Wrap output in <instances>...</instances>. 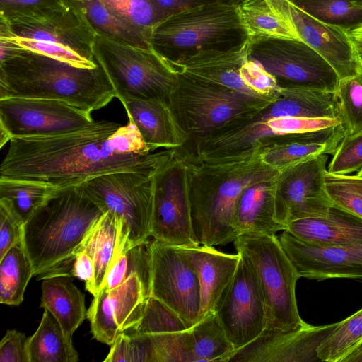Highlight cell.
Listing matches in <instances>:
<instances>
[{
  "mask_svg": "<svg viewBox=\"0 0 362 362\" xmlns=\"http://www.w3.org/2000/svg\"><path fill=\"white\" fill-rule=\"evenodd\" d=\"M94 54L122 103L129 99L169 103L179 83L180 74L172 59L154 47L131 46L96 35Z\"/></svg>",
  "mask_w": 362,
  "mask_h": 362,
  "instance_id": "cell-6",
  "label": "cell"
},
{
  "mask_svg": "<svg viewBox=\"0 0 362 362\" xmlns=\"http://www.w3.org/2000/svg\"><path fill=\"white\" fill-rule=\"evenodd\" d=\"M360 54V57H361V59L362 60V53L359 54Z\"/></svg>",
  "mask_w": 362,
  "mask_h": 362,
  "instance_id": "cell-53",
  "label": "cell"
},
{
  "mask_svg": "<svg viewBox=\"0 0 362 362\" xmlns=\"http://www.w3.org/2000/svg\"><path fill=\"white\" fill-rule=\"evenodd\" d=\"M112 11L151 37L166 16L152 0H102Z\"/></svg>",
  "mask_w": 362,
  "mask_h": 362,
  "instance_id": "cell-40",
  "label": "cell"
},
{
  "mask_svg": "<svg viewBox=\"0 0 362 362\" xmlns=\"http://www.w3.org/2000/svg\"><path fill=\"white\" fill-rule=\"evenodd\" d=\"M69 276L84 281L86 289L93 296L97 294L94 263L86 252L82 251L76 257L69 272Z\"/></svg>",
  "mask_w": 362,
  "mask_h": 362,
  "instance_id": "cell-47",
  "label": "cell"
},
{
  "mask_svg": "<svg viewBox=\"0 0 362 362\" xmlns=\"http://www.w3.org/2000/svg\"><path fill=\"white\" fill-rule=\"evenodd\" d=\"M95 122L90 112L62 100L0 99V147L12 139L64 134Z\"/></svg>",
  "mask_w": 362,
  "mask_h": 362,
  "instance_id": "cell-13",
  "label": "cell"
},
{
  "mask_svg": "<svg viewBox=\"0 0 362 362\" xmlns=\"http://www.w3.org/2000/svg\"><path fill=\"white\" fill-rule=\"evenodd\" d=\"M188 328L176 312L151 295L141 320L131 333L156 334L181 332Z\"/></svg>",
  "mask_w": 362,
  "mask_h": 362,
  "instance_id": "cell-41",
  "label": "cell"
},
{
  "mask_svg": "<svg viewBox=\"0 0 362 362\" xmlns=\"http://www.w3.org/2000/svg\"><path fill=\"white\" fill-rule=\"evenodd\" d=\"M128 250V233L123 221L116 214L109 211L105 212L92 229L82 250L93 261L97 293L111 266Z\"/></svg>",
  "mask_w": 362,
  "mask_h": 362,
  "instance_id": "cell-26",
  "label": "cell"
},
{
  "mask_svg": "<svg viewBox=\"0 0 362 362\" xmlns=\"http://www.w3.org/2000/svg\"><path fill=\"white\" fill-rule=\"evenodd\" d=\"M276 178L255 183L240 196L232 221L237 237L244 234L273 235L286 230L276 218Z\"/></svg>",
  "mask_w": 362,
  "mask_h": 362,
  "instance_id": "cell-24",
  "label": "cell"
},
{
  "mask_svg": "<svg viewBox=\"0 0 362 362\" xmlns=\"http://www.w3.org/2000/svg\"><path fill=\"white\" fill-rule=\"evenodd\" d=\"M59 190L33 182L0 179V198L11 203L24 223Z\"/></svg>",
  "mask_w": 362,
  "mask_h": 362,
  "instance_id": "cell-35",
  "label": "cell"
},
{
  "mask_svg": "<svg viewBox=\"0 0 362 362\" xmlns=\"http://www.w3.org/2000/svg\"><path fill=\"white\" fill-rule=\"evenodd\" d=\"M362 168V134L344 136L328 165L330 173L350 175Z\"/></svg>",
  "mask_w": 362,
  "mask_h": 362,
  "instance_id": "cell-44",
  "label": "cell"
},
{
  "mask_svg": "<svg viewBox=\"0 0 362 362\" xmlns=\"http://www.w3.org/2000/svg\"><path fill=\"white\" fill-rule=\"evenodd\" d=\"M101 292L105 307L117 323L120 332H131L141 320L151 290L137 274L115 288Z\"/></svg>",
  "mask_w": 362,
  "mask_h": 362,
  "instance_id": "cell-28",
  "label": "cell"
},
{
  "mask_svg": "<svg viewBox=\"0 0 362 362\" xmlns=\"http://www.w3.org/2000/svg\"><path fill=\"white\" fill-rule=\"evenodd\" d=\"M238 9L243 33L251 43L269 39L302 41L290 23L267 0H243Z\"/></svg>",
  "mask_w": 362,
  "mask_h": 362,
  "instance_id": "cell-29",
  "label": "cell"
},
{
  "mask_svg": "<svg viewBox=\"0 0 362 362\" xmlns=\"http://www.w3.org/2000/svg\"><path fill=\"white\" fill-rule=\"evenodd\" d=\"M52 0H0V10L29 7Z\"/></svg>",
  "mask_w": 362,
  "mask_h": 362,
  "instance_id": "cell-49",
  "label": "cell"
},
{
  "mask_svg": "<svg viewBox=\"0 0 362 362\" xmlns=\"http://www.w3.org/2000/svg\"><path fill=\"white\" fill-rule=\"evenodd\" d=\"M81 8L96 35L141 48H152L151 37L134 26L102 0H74Z\"/></svg>",
  "mask_w": 362,
  "mask_h": 362,
  "instance_id": "cell-31",
  "label": "cell"
},
{
  "mask_svg": "<svg viewBox=\"0 0 362 362\" xmlns=\"http://www.w3.org/2000/svg\"><path fill=\"white\" fill-rule=\"evenodd\" d=\"M197 163L194 153L176 148L168 163L156 175L151 235L175 247H195L190 189Z\"/></svg>",
  "mask_w": 362,
  "mask_h": 362,
  "instance_id": "cell-10",
  "label": "cell"
},
{
  "mask_svg": "<svg viewBox=\"0 0 362 362\" xmlns=\"http://www.w3.org/2000/svg\"><path fill=\"white\" fill-rule=\"evenodd\" d=\"M279 173L262 161L258 147L231 156L197 158L190 202L198 244L214 247L233 242L237 236L232 221L240 196L247 187L275 179Z\"/></svg>",
  "mask_w": 362,
  "mask_h": 362,
  "instance_id": "cell-2",
  "label": "cell"
},
{
  "mask_svg": "<svg viewBox=\"0 0 362 362\" xmlns=\"http://www.w3.org/2000/svg\"><path fill=\"white\" fill-rule=\"evenodd\" d=\"M327 193L334 206L362 218V177L356 175H325Z\"/></svg>",
  "mask_w": 362,
  "mask_h": 362,
  "instance_id": "cell-39",
  "label": "cell"
},
{
  "mask_svg": "<svg viewBox=\"0 0 362 362\" xmlns=\"http://www.w3.org/2000/svg\"><path fill=\"white\" fill-rule=\"evenodd\" d=\"M148 336L155 362H191L189 328L181 332Z\"/></svg>",
  "mask_w": 362,
  "mask_h": 362,
  "instance_id": "cell-43",
  "label": "cell"
},
{
  "mask_svg": "<svg viewBox=\"0 0 362 362\" xmlns=\"http://www.w3.org/2000/svg\"><path fill=\"white\" fill-rule=\"evenodd\" d=\"M240 255L234 276L214 311L235 351L253 341L267 327L266 307L257 277L246 258Z\"/></svg>",
  "mask_w": 362,
  "mask_h": 362,
  "instance_id": "cell-17",
  "label": "cell"
},
{
  "mask_svg": "<svg viewBox=\"0 0 362 362\" xmlns=\"http://www.w3.org/2000/svg\"><path fill=\"white\" fill-rule=\"evenodd\" d=\"M151 294L175 312L189 328L201 318L198 277L180 247L151 241Z\"/></svg>",
  "mask_w": 362,
  "mask_h": 362,
  "instance_id": "cell-16",
  "label": "cell"
},
{
  "mask_svg": "<svg viewBox=\"0 0 362 362\" xmlns=\"http://www.w3.org/2000/svg\"><path fill=\"white\" fill-rule=\"evenodd\" d=\"M348 33L358 53H362V25L349 29Z\"/></svg>",
  "mask_w": 362,
  "mask_h": 362,
  "instance_id": "cell-50",
  "label": "cell"
},
{
  "mask_svg": "<svg viewBox=\"0 0 362 362\" xmlns=\"http://www.w3.org/2000/svg\"><path fill=\"white\" fill-rule=\"evenodd\" d=\"M168 162L156 170L111 173L82 184L105 212L109 211L123 221L129 249L151 236L156 175Z\"/></svg>",
  "mask_w": 362,
  "mask_h": 362,
  "instance_id": "cell-11",
  "label": "cell"
},
{
  "mask_svg": "<svg viewBox=\"0 0 362 362\" xmlns=\"http://www.w3.org/2000/svg\"><path fill=\"white\" fill-rule=\"evenodd\" d=\"M286 230L313 244L362 245V218L334 206L327 216L293 221Z\"/></svg>",
  "mask_w": 362,
  "mask_h": 362,
  "instance_id": "cell-25",
  "label": "cell"
},
{
  "mask_svg": "<svg viewBox=\"0 0 362 362\" xmlns=\"http://www.w3.org/2000/svg\"><path fill=\"white\" fill-rule=\"evenodd\" d=\"M249 58L279 83L334 93L339 77L330 64L302 41L269 39L251 43Z\"/></svg>",
  "mask_w": 362,
  "mask_h": 362,
  "instance_id": "cell-14",
  "label": "cell"
},
{
  "mask_svg": "<svg viewBox=\"0 0 362 362\" xmlns=\"http://www.w3.org/2000/svg\"><path fill=\"white\" fill-rule=\"evenodd\" d=\"M240 31L238 4L211 0L161 21L152 32L151 45L166 56L175 49L187 52L211 47Z\"/></svg>",
  "mask_w": 362,
  "mask_h": 362,
  "instance_id": "cell-12",
  "label": "cell"
},
{
  "mask_svg": "<svg viewBox=\"0 0 362 362\" xmlns=\"http://www.w3.org/2000/svg\"><path fill=\"white\" fill-rule=\"evenodd\" d=\"M33 272L23 241L13 246L0 259V303L18 305Z\"/></svg>",
  "mask_w": 362,
  "mask_h": 362,
  "instance_id": "cell-33",
  "label": "cell"
},
{
  "mask_svg": "<svg viewBox=\"0 0 362 362\" xmlns=\"http://www.w3.org/2000/svg\"><path fill=\"white\" fill-rule=\"evenodd\" d=\"M115 97L112 86L99 64L93 69L80 68L21 48L0 60V99L62 100L91 113Z\"/></svg>",
  "mask_w": 362,
  "mask_h": 362,
  "instance_id": "cell-4",
  "label": "cell"
},
{
  "mask_svg": "<svg viewBox=\"0 0 362 362\" xmlns=\"http://www.w3.org/2000/svg\"><path fill=\"white\" fill-rule=\"evenodd\" d=\"M160 11L169 17L184 10L211 0H152Z\"/></svg>",
  "mask_w": 362,
  "mask_h": 362,
  "instance_id": "cell-48",
  "label": "cell"
},
{
  "mask_svg": "<svg viewBox=\"0 0 362 362\" xmlns=\"http://www.w3.org/2000/svg\"><path fill=\"white\" fill-rule=\"evenodd\" d=\"M250 45L245 37L235 46L204 48L170 59L179 74L185 77L274 100L279 96V81L249 58Z\"/></svg>",
  "mask_w": 362,
  "mask_h": 362,
  "instance_id": "cell-9",
  "label": "cell"
},
{
  "mask_svg": "<svg viewBox=\"0 0 362 362\" xmlns=\"http://www.w3.org/2000/svg\"><path fill=\"white\" fill-rule=\"evenodd\" d=\"M344 136L340 124L318 132L272 138L257 147L262 161L280 170L322 154L332 155Z\"/></svg>",
  "mask_w": 362,
  "mask_h": 362,
  "instance_id": "cell-23",
  "label": "cell"
},
{
  "mask_svg": "<svg viewBox=\"0 0 362 362\" xmlns=\"http://www.w3.org/2000/svg\"><path fill=\"white\" fill-rule=\"evenodd\" d=\"M341 362H362V341Z\"/></svg>",
  "mask_w": 362,
  "mask_h": 362,
  "instance_id": "cell-51",
  "label": "cell"
},
{
  "mask_svg": "<svg viewBox=\"0 0 362 362\" xmlns=\"http://www.w3.org/2000/svg\"><path fill=\"white\" fill-rule=\"evenodd\" d=\"M273 101L180 74L179 83L170 95L169 104L189 141L195 144L224 124L259 111Z\"/></svg>",
  "mask_w": 362,
  "mask_h": 362,
  "instance_id": "cell-8",
  "label": "cell"
},
{
  "mask_svg": "<svg viewBox=\"0 0 362 362\" xmlns=\"http://www.w3.org/2000/svg\"><path fill=\"white\" fill-rule=\"evenodd\" d=\"M144 144L156 148H180L189 136L177 122L168 101L160 99H129L122 103Z\"/></svg>",
  "mask_w": 362,
  "mask_h": 362,
  "instance_id": "cell-21",
  "label": "cell"
},
{
  "mask_svg": "<svg viewBox=\"0 0 362 362\" xmlns=\"http://www.w3.org/2000/svg\"><path fill=\"white\" fill-rule=\"evenodd\" d=\"M105 362H155L148 334H118Z\"/></svg>",
  "mask_w": 362,
  "mask_h": 362,
  "instance_id": "cell-42",
  "label": "cell"
},
{
  "mask_svg": "<svg viewBox=\"0 0 362 362\" xmlns=\"http://www.w3.org/2000/svg\"><path fill=\"white\" fill-rule=\"evenodd\" d=\"M189 330L191 362H226L235 351L214 312L203 316Z\"/></svg>",
  "mask_w": 362,
  "mask_h": 362,
  "instance_id": "cell-32",
  "label": "cell"
},
{
  "mask_svg": "<svg viewBox=\"0 0 362 362\" xmlns=\"http://www.w3.org/2000/svg\"><path fill=\"white\" fill-rule=\"evenodd\" d=\"M24 222L6 199L0 198V259L23 241Z\"/></svg>",
  "mask_w": 362,
  "mask_h": 362,
  "instance_id": "cell-45",
  "label": "cell"
},
{
  "mask_svg": "<svg viewBox=\"0 0 362 362\" xmlns=\"http://www.w3.org/2000/svg\"><path fill=\"white\" fill-rule=\"evenodd\" d=\"M267 1L290 23L303 42L330 64L339 80L355 76L362 70V60L346 28L313 17L291 0Z\"/></svg>",
  "mask_w": 362,
  "mask_h": 362,
  "instance_id": "cell-18",
  "label": "cell"
},
{
  "mask_svg": "<svg viewBox=\"0 0 362 362\" xmlns=\"http://www.w3.org/2000/svg\"><path fill=\"white\" fill-rule=\"evenodd\" d=\"M338 322L314 326L305 322L289 330L265 329L256 339L234 351L226 362H317L318 349Z\"/></svg>",
  "mask_w": 362,
  "mask_h": 362,
  "instance_id": "cell-19",
  "label": "cell"
},
{
  "mask_svg": "<svg viewBox=\"0 0 362 362\" xmlns=\"http://www.w3.org/2000/svg\"><path fill=\"white\" fill-rule=\"evenodd\" d=\"M181 249L199 281L202 317L214 313L234 276L240 255L224 253L204 245Z\"/></svg>",
  "mask_w": 362,
  "mask_h": 362,
  "instance_id": "cell-22",
  "label": "cell"
},
{
  "mask_svg": "<svg viewBox=\"0 0 362 362\" xmlns=\"http://www.w3.org/2000/svg\"><path fill=\"white\" fill-rule=\"evenodd\" d=\"M105 211L82 185L59 189L24 223L23 244L38 280L66 276Z\"/></svg>",
  "mask_w": 362,
  "mask_h": 362,
  "instance_id": "cell-3",
  "label": "cell"
},
{
  "mask_svg": "<svg viewBox=\"0 0 362 362\" xmlns=\"http://www.w3.org/2000/svg\"><path fill=\"white\" fill-rule=\"evenodd\" d=\"M26 353L28 362L78 361L72 337L64 333L58 321L47 310H45L37 330L27 338Z\"/></svg>",
  "mask_w": 362,
  "mask_h": 362,
  "instance_id": "cell-30",
  "label": "cell"
},
{
  "mask_svg": "<svg viewBox=\"0 0 362 362\" xmlns=\"http://www.w3.org/2000/svg\"><path fill=\"white\" fill-rule=\"evenodd\" d=\"M362 341V308L339 322L318 349L321 362H341Z\"/></svg>",
  "mask_w": 362,
  "mask_h": 362,
  "instance_id": "cell-38",
  "label": "cell"
},
{
  "mask_svg": "<svg viewBox=\"0 0 362 362\" xmlns=\"http://www.w3.org/2000/svg\"><path fill=\"white\" fill-rule=\"evenodd\" d=\"M278 238L300 277L317 281L362 279V245L313 244L286 230Z\"/></svg>",
  "mask_w": 362,
  "mask_h": 362,
  "instance_id": "cell-20",
  "label": "cell"
},
{
  "mask_svg": "<svg viewBox=\"0 0 362 362\" xmlns=\"http://www.w3.org/2000/svg\"><path fill=\"white\" fill-rule=\"evenodd\" d=\"M334 97L344 136L362 134V70L339 80Z\"/></svg>",
  "mask_w": 362,
  "mask_h": 362,
  "instance_id": "cell-37",
  "label": "cell"
},
{
  "mask_svg": "<svg viewBox=\"0 0 362 362\" xmlns=\"http://www.w3.org/2000/svg\"><path fill=\"white\" fill-rule=\"evenodd\" d=\"M356 175L362 177V168L357 172Z\"/></svg>",
  "mask_w": 362,
  "mask_h": 362,
  "instance_id": "cell-52",
  "label": "cell"
},
{
  "mask_svg": "<svg viewBox=\"0 0 362 362\" xmlns=\"http://www.w3.org/2000/svg\"><path fill=\"white\" fill-rule=\"evenodd\" d=\"M41 290L40 307L51 313L64 333L72 337L86 316L84 295L66 276L42 279Z\"/></svg>",
  "mask_w": 362,
  "mask_h": 362,
  "instance_id": "cell-27",
  "label": "cell"
},
{
  "mask_svg": "<svg viewBox=\"0 0 362 362\" xmlns=\"http://www.w3.org/2000/svg\"><path fill=\"white\" fill-rule=\"evenodd\" d=\"M26 341L23 333L7 330L0 343V362H28Z\"/></svg>",
  "mask_w": 362,
  "mask_h": 362,
  "instance_id": "cell-46",
  "label": "cell"
},
{
  "mask_svg": "<svg viewBox=\"0 0 362 362\" xmlns=\"http://www.w3.org/2000/svg\"><path fill=\"white\" fill-rule=\"evenodd\" d=\"M0 37L22 49L93 69L96 33L74 0H52L33 6L0 10Z\"/></svg>",
  "mask_w": 362,
  "mask_h": 362,
  "instance_id": "cell-5",
  "label": "cell"
},
{
  "mask_svg": "<svg viewBox=\"0 0 362 362\" xmlns=\"http://www.w3.org/2000/svg\"><path fill=\"white\" fill-rule=\"evenodd\" d=\"M313 17L329 24L351 29L362 25L361 0H291Z\"/></svg>",
  "mask_w": 362,
  "mask_h": 362,
  "instance_id": "cell-36",
  "label": "cell"
},
{
  "mask_svg": "<svg viewBox=\"0 0 362 362\" xmlns=\"http://www.w3.org/2000/svg\"><path fill=\"white\" fill-rule=\"evenodd\" d=\"M0 165V179L62 189L107 173L149 171L165 165L175 148L155 153L134 124L95 122L64 134L12 139Z\"/></svg>",
  "mask_w": 362,
  "mask_h": 362,
  "instance_id": "cell-1",
  "label": "cell"
},
{
  "mask_svg": "<svg viewBox=\"0 0 362 362\" xmlns=\"http://www.w3.org/2000/svg\"><path fill=\"white\" fill-rule=\"evenodd\" d=\"M327 154L279 170L275 180L276 220L286 229L293 221L327 216L333 206L325 188Z\"/></svg>",
  "mask_w": 362,
  "mask_h": 362,
  "instance_id": "cell-15",
  "label": "cell"
},
{
  "mask_svg": "<svg viewBox=\"0 0 362 362\" xmlns=\"http://www.w3.org/2000/svg\"><path fill=\"white\" fill-rule=\"evenodd\" d=\"M151 241L148 240L131 247L116 260L108 270L101 289L110 291L137 274L151 290Z\"/></svg>",
  "mask_w": 362,
  "mask_h": 362,
  "instance_id": "cell-34",
  "label": "cell"
},
{
  "mask_svg": "<svg viewBox=\"0 0 362 362\" xmlns=\"http://www.w3.org/2000/svg\"><path fill=\"white\" fill-rule=\"evenodd\" d=\"M248 261L259 285L267 313L265 329L289 330L305 322L298 313L296 285L300 277L277 236L244 234L233 241Z\"/></svg>",
  "mask_w": 362,
  "mask_h": 362,
  "instance_id": "cell-7",
  "label": "cell"
}]
</instances>
